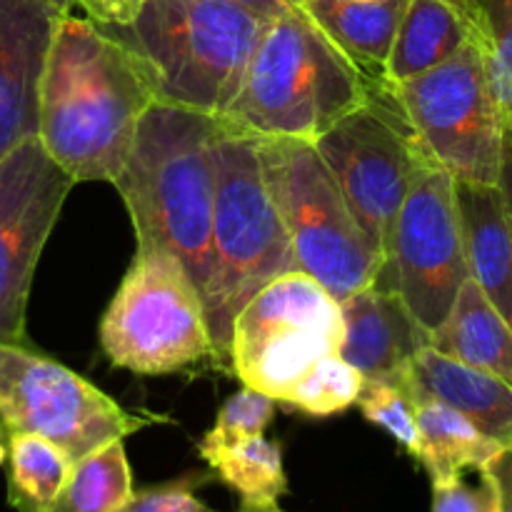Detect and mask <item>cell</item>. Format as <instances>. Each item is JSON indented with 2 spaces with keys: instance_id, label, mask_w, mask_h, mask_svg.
Here are the masks:
<instances>
[{
  "instance_id": "1",
  "label": "cell",
  "mask_w": 512,
  "mask_h": 512,
  "mask_svg": "<svg viewBox=\"0 0 512 512\" xmlns=\"http://www.w3.org/2000/svg\"><path fill=\"white\" fill-rule=\"evenodd\" d=\"M158 90L143 60L80 13L60 15L38 88V138L75 183H113Z\"/></svg>"
},
{
  "instance_id": "2",
  "label": "cell",
  "mask_w": 512,
  "mask_h": 512,
  "mask_svg": "<svg viewBox=\"0 0 512 512\" xmlns=\"http://www.w3.org/2000/svg\"><path fill=\"white\" fill-rule=\"evenodd\" d=\"M220 118L153 103L135 130L113 185L123 195L138 245H158L180 260L200 298L213 268L215 170Z\"/></svg>"
},
{
  "instance_id": "3",
  "label": "cell",
  "mask_w": 512,
  "mask_h": 512,
  "mask_svg": "<svg viewBox=\"0 0 512 512\" xmlns=\"http://www.w3.org/2000/svg\"><path fill=\"white\" fill-rule=\"evenodd\" d=\"M373 88L298 3L268 20L220 120L260 138L315 143Z\"/></svg>"
},
{
  "instance_id": "4",
  "label": "cell",
  "mask_w": 512,
  "mask_h": 512,
  "mask_svg": "<svg viewBox=\"0 0 512 512\" xmlns=\"http://www.w3.org/2000/svg\"><path fill=\"white\" fill-rule=\"evenodd\" d=\"M268 20L238 0H138L103 30L143 60L160 103L223 118Z\"/></svg>"
},
{
  "instance_id": "5",
  "label": "cell",
  "mask_w": 512,
  "mask_h": 512,
  "mask_svg": "<svg viewBox=\"0 0 512 512\" xmlns=\"http://www.w3.org/2000/svg\"><path fill=\"white\" fill-rule=\"evenodd\" d=\"M213 170V268L203 305L215 355H228L230 330L243 305L270 280L300 268L265 185L258 135L220 120Z\"/></svg>"
},
{
  "instance_id": "6",
  "label": "cell",
  "mask_w": 512,
  "mask_h": 512,
  "mask_svg": "<svg viewBox=\"0 0 512 512\" xmlns=\"http://www.w3.org/2000/svg\"><path fill=\"white\" fill-rule=\"evenodd\" d=\"M258 158L298 268L335 300L378 285L385 260L350 210L315 143L260 138Z\"/></svg>"
},
{
  "instance_id": "7",
  "label": "cell",
  "mask_w": 512,
  "mask_h": 512,
  "mask_svg": "<svg viewBox=\"0 0 512 512\" xmlns=\"http://www.w3.org/2000/svg\"><path fill=\"white\" fill-rule=\"evenodd\" d=\"M100 345L118 368L165 375L213 355L205 305L188 270L158 245H138L100 323Z\"/></svg>"
},
{
  "instance_id": "8",
  "label": "cell",
  "mask_w": 512,
  "mask_h": 512,
  "mask_svg": "<svg viewBox=\"0 0 512 512\" xmlns=\"http://www.w3.org/2000/svg\"><path fill=\"white\" fill-rule=\"evenodd\" d=\"M315 148L388 270L400 205L415 173L433 160L405 115L395 85L373 88L363 105L315 140Z\"/></svg>"
},
{
  "instance_id": "9",
  "label": "cell",
  "mask_w": 512,
  "mask_h": 512,
  "mask_svg": "<svg viewBox=\"0 0 512 512\" xmlns=\"http://www.w3.org/2000/svg\"><path fill=\"white\" fill-rule=\"evenodd\" d=\"M343 343L340 303L303 270L270 280L243 305L230 330L228 355L245 388L283 403L318 360Z\"/></svg>"
},
{
  "instance_id": "10",
  "label": "cell",
  "mask_w": 512,
  "mask_h": 512,
  "mask_svg": "<svg viewBox=\"0 0 512 512\" xmlns=\"http://www.w3.org/2000/svg\"><path fill=\"white\" fill-rule=\"evenodd\" d=\"M0 420L8 433L50 440L73 463L148 425L168 423L128 413L78 373L15 343H0Z\"/></svg>"
},
{
  "instance_id": "11",
  "label": "cell",
  "mask_w": 512,
  "mask_h": 512,
  "mask_svg": "<svg viewBox=\"0 0 512 512\" xmlns=\"http://www.w3.org/2000/svg\"><path fill=\"white\" fill-rule=\"evenodd\" d=\"M430 158L463 183L498 185L503 120L473 40L450 60L395 85Z\"/></svg>"
},
{
  "instance_id": "12",
  "label": "cell",
  "mask_w": 512,
  "mask_h": 512,
  "mask_svg": "<svg viewBox=\"0 0 512 512\" xmlns=\"http://www.w3.org/2000/svg\"><path fill=\"white\" fill-rule=\"evenodd\" d=\"M468 278L455 180L428 160L400 205L388 270L375 288L395 290L415 320L433 333Z\"/></svg>"
},
{
  "instance_id": "13",
  "label": "cell",
  "mask_w": 512,
  "mask_h": 512,
  "mask_svg": "<svg viewBox=\"0 0 512 512\" xmlns=\"http://www.w3.org/2000/svg\"><path fill=\"white\" fill-rule=\"evenodd\" d=\"M73 185L38 135L0 155V343H25L35 268Z\"/></svg>"
},
{
  "instance_id": "14",
  "label": "cell",
  "mask_w": 512,
  "mask_h": 512,
  "mask_svg": "<svg viewBox=\"0 0 512 512\" xmlns=\"http://www.w3.org/2000/svg\"><path fill=\"white\" fill-rule=\"evenodd\" d=\"M343 343L338 355L365 383L403 385L415 355L430 345V333L415 320L395 290L365 288L340 300Z\"/></svg>"
},
{
  "instance_id": "15",
  "label": "cell",
  "mask_w": 512,
  "mask_h": 512,
  "mask_svg": "<svg viewBox=\"0 0 512 512\" xmlns=\"http://www.w3.org/2000/svg\"><path fill=\"white\" fill-rule=\"evenodd\" d=\"M58 18L40 0H0V155L38 135L40 75Z\"/></svg>"
},
{
  "instance_id": "16",
  "label": "cell",
  "mask_w": 512,
  "mask_h": 512,
  "mask_svg": "<svg viewBox=\"0 0 512 512\" xmlns=\"http://www.w3.org/2000/svg\"><path fill=\"white\" fill-rule=\"evenodd\" d=\"M415 400L430 398L458 410L498 445H512V385L485 370L448 358L435 348L415 355L403 380Z\"/></svg>"
},
{
  "instance_id": "17",
  "label": "cell",
  "mask_w": 512,
  "mask_h": 512,
  "mask_svg": "<svg viewBox=\"0 0 512 512\" xmlns=\"http://www.w3.org/2000/svg\"><path fill=\"white\" fill-rule=\"evenodd\" d=\"M468 273L512 328V225L498 185L455 180Z\"/></svg>"
},
{
  "instance_id": "18",
  "label": "cell",
  "mask_w": 512,
  "mask_h": 512,
  "mask_svg": "<svg viewBox=\"0 0 512 512\" xmlns=\"http://www.w3.org/2000/svg\"><path fill=\"white\" fill-rule=\"evenodd\" d=\"M408 0H300L310 20L375 88H393L388 58Z\"/></svg>"
},
{
  "instance_id": "19",
  "label": "cell",
  "mask_w": 512,
  "mask_h": 512,
  "mask_svg": "<svg viewBox=\"0 0 512 512\" xmlns=\"http://www.w3.org/2000/svg\"><path fill=\"white\" fill-rule=\"evenodd\" d=\"M430 348L512 385V328L473 278L463 283L443 325L430 333Z\"/></svg>"
},
{
  "instance_id": "20",
  "label": "cell",
  "mask_w": 512,
  "mask_h": 512,
  "mask_svg": "<svg viewBox=\"0 0 512 512\" xmlns=\"http://www.w3.org/2000/svg\"><path fill=\"white\" fill-rule=\"evenodd\" d=\"M470 40L460 0H408L388 58V78L398 85L438 68Z\"/></svg>"
},
{
  "instance_id": "21",
  "label": "cell",
  "mask_w": 512,
  "mask_h": 512,
  "mask_svg": "<svg viewBox=\"0 0 512 512\" xmlns=\"http://www.w3.org/2000/svg\"><path fill=\"white\" fill-rule=\"evenodd\" d=\"M418 415V455L433 485L463 478L465 470H483L503 450L495 440L480 433L465 415L430 398L415 400Z\"/></svg>"
},
{
  "instance_id": "22",
  "label": "cell",
  "mask_w": 512,
  "mask_h": 512,
  "mask_svg": "<svg viewBox=\"0 0 512 512\" xmlns=\"http://www.w3.org/2000/svg\"><path fill=\"white\" fill-rule=\"evenodd\" d=\"M200 458L210 465L215 478L240 495L243 510L278 508V500L288 493L280 445L263 435L210 450Z\"/></svg>"
},
{
  "instance_id": "23",
  "label": "cell",
  "mask_w": 512,
  "mask_h": 512,
  "mask_svg": "<svg viewBox=\"0 0 512 512\" xmlns=\"http://www.w3.org/2000/svg\"><path fill=\"white\" fill-rule=\"evenodd\" d=\"M133 493L123 440H115L73 465L63 490L45 512H125Z\"/></svg>"
},
{
  "instance_id": "24",
  "label": "cell",
  "mask_w": 512,
  "mask_h": 512,
  "mask_svg": "<svg viewBox=\"0 0 512 512\" xmlns=\"http://www.w3.org/2000/svg\"><path fill=\"white\" fill-rule=\"evenodd\" d=\"M8 505L18 512H45L73 470L63 448L30 433H8Z\"/></svg>"
},
{
  "instance_id": "25",
  "label": "cell",
  "mask_w": 512,
  "mask_h": 512,
  "mask_svg": "<svg viewBox=\"0 0 512 512\" xmlns=\"http://www.w3.org/2000/svg\"><path fill=\"white\" fill-rule=\"evenodd\" d=\"M470 40L483 58L503 133H512V0H460Z\"/></svg>"
},
{
  "instance_id": "26",
  "label": "cell",
  "mask_w": 512,
  "mask_h": 512,
  "mask_svg": "<svg viewBox=\"0 0 512 512\" xmlns=\"http://www.w3.org/2000/svg\"><path fill=\"white\" fill-rule=\"evenodd\" d=\"M363 375L345 363L340 355H328L318 360L298 383L290 388L283 403L300 413L315 415V418H328V415L343 413L350 405L358 403V395L363 390Z\"/></svg>"
},
{
  "instance_id": "27",
  "label": "cell",
  "mask_w": 512,
  "mask_h": 512,
  "mask_svg": "<svg viewBox=\"0 0 512 512\" xmlns=\"http://www.w3.org/2000/svg\"><path fill=\"white\" fill-rule=\"evenodd\" d=\"M368 423L378 425L393 435L410 455H418V415L415 398L405 385L398 383H363V390L355 403Z\"/></svg>"
},
{
  "instance_id": "28",
  "label": "cell",
  "mask_w": 512,
  "mask_h": 512,
  "mask_svg": "<svg viewBox=\"0 0 512 512\" xmlns=\"http://www.w3.org/2000/svg\"><path fill=\"white\" fill-rule=\"evenodd\" d=\"M275 415V400L253 388H243L220 408L213 428L200 440V455L225 445L240 443L245 438L263 435Z\"/></svg>"
},
{
  "instance_id": "29",
  "label": "cell",
  "mask_w": 512,
  "mask_h": 512,
  "mask_svg": "<svg viewBox=\"0 0 512 512\" xmlns=\"http://www.w3.org/2000/svg\"><path fill=\"white\" fill-rule=\"evenodd\" d=\"M205 475L190 473L173 483L150 485V488L135 490L125 512H220L205 505L195 495V488L205 483Z\"/></svg>"
},
{
  "instance_id": "30",
  "label": "cell",
  "mask_w": 512,
  "mask_h": 512,
  "mask_svg": "<svg viewBox=\"0 0 512 512\" xmlns=\"http://www.w3.org/2000/svg\"><path fill=\"white\" fill-rule=\"evenodd\" d=\"M430 512H498V495L483 473H480L478 485H468L463 478H458L433 485Z\"/></svg>"
},
{
  "instance_id": "31",
  "label": "cell",
  "mask_w": 512,
  "mask_h": 512,
  "mask_svg": "<svg viewBox=\"0 0 512 512\" xmlns=\"http://www.w3.org/2000/svg\"><path fill=\"white\" fill-rule=\"evenodd\" d=\"M135 3H138V0H88L80 15L93 20L100 28H115V25H123L125 20H128ZM238 3L258 10L265 18H275V15L285 13V10H290L293 5H298L300 0H238Z\"/></svg>"
},
{
  "instance_id": "32",
  "label": "cell",
  "mask_w": 512,
  "mask_h": 512,
  "mask_svg": "<svg viewBox=\"0 0 512 512\" xmlns=\"http://www.w3.org/2000/svg\"><path fill=\"white\" fill-rule=\"evenodd\" d=\"M480 473L493 483L498 495V512H512V445L500 450Z\"/></svg>"
},
{
  "instance_id": "33",
  "label": "cell",
  "mask_w": 512,
  "mask_h": 512,
  "mask_svg": "<svg viewBox=\"0 0 512 512\" xmlns=\"http://www.w3.org/2000/svg\"><path fill=\"white\" fill-rule=\"evenodd\" d=\"M498 188H500V193H503L505 208H508V218L512 225V133H503V153H500Z\"/></svg>"
},
{
  "instance_id": "34",
  "label": "cell",
  "mask_w": 512,
  "mask_h": 512,
  "mask_svg": "<svg viewBox=\"0 0 512 512\" xmlns=\"http://www.w3.org/2000/svg\"><path fill=\"white\" fill-rule=\"evenodd\" d=\"M40 3L48 5L53 13L68 15V13H83V8L88 0H40Z\"/></svg>"
},
{
  "instance_id": "35",
  "label": "cell",
  "mask_w": 512,
  "mask_h": 512,
  "mask_svg": "<svg viewBox=\"0 0 512 512\" xmlns=\"http://www.w3.org/2000/svg\"><path fill=\"white\" fill-rule=\"evenodd\" d=\"M5 458H8V445H5V440H3V425H0V465H3Z\"/></svg>"
},
{
  "instance_id": "36",
  "label": "cell",
  "mask_w": 512,
  "mask_h": 512,
  "mask_svg": "<svg viewBox=\"0 0 512 512\" xmlns=\"http://www.w3.org/2000/svg\"><path fill=\"white\" fill-rule=\"evenodd\" d=\"M240 512H283V510H278V508H265V510H240Z\"/></svg>"
}]
</instances>
